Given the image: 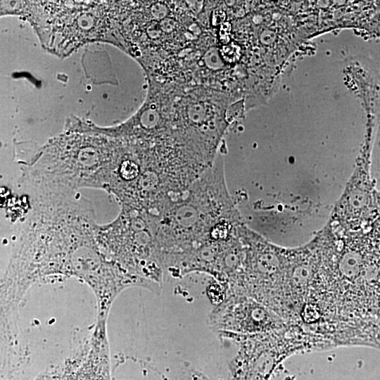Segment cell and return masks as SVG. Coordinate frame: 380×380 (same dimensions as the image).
Returning <instances> with one entry per match:
<instances>
[{"instance_id": "cell-1", "label": "cell", "mask_w": 380, "mask_h": 380, "mask_svg": "<svg viewBox=\"0 0 380 380\" xmlns=\"http://www.w3.org/2000/svg\"><path fill=\"white\" fill-rule=\"evenodd\" d=\"M222 148L213 164L186 191L158 214H148L161 255L202 244L209 241L212 231L221 222L241 219L226 183Z\"/></svg>"}, {"instance_id": "cell-2", "label": "cell", "mask_w": 380, "mask_h": 380, "mask_svg": "<svg viewBox=\"0 0 380 380\" xmlns=\"http://www.w3.org/2000/svg\"><path fill=\"white\" fill-rule=\"evenodd\" d=\"M235 337L240 347L230 364L233 380H270L276 368L298 353L331 349L322 338L295 324L267 333Z\"/></svg>"}, {"instance_id": "cell-3", "label": "cell", "mask_w": 380, "mask_h": 380, "mask_svg": "<svg viewBox=\"0 0 380 380\" xmlns=\"http://www.w3.org/2000/svg\"><path fill=\"white\" fill-rule=\"evenodd\" d=\"M213 329L221 334L248 336L284 328L287 324L275 312L245 296L227 294L210 315Z\"/></svg>"}]
</instances>
